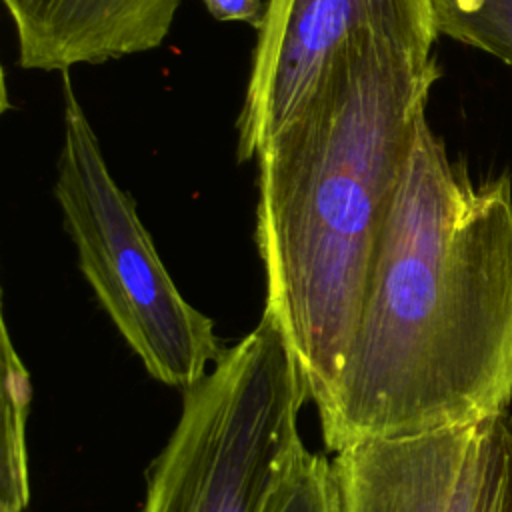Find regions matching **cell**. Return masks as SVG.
I'll return each instance as SVG.
<instances>
[{
  "label": "cell",
  "instance_id": "obj_1",
  "mask_svg": "<svg viewBox=\"0 0 512 512\" xmlns=\"http://www.w3.org/2000/svg\"><path fill=\"white\" fill-rule=\"evenodd\" d=\"M510 400L512 180H474L424 118L322 436L338 452L480 424Z\"/></svg>",
  "mask_w": 512,
  "mask_h": 512
},
{
  "label": "cell",
  "instance_id": "obj_2",
  "mask_svg": "<svg viewBox=\"0 0 512 512\" xmlns=\"http://www.w3.org/2000/svg\"><path fill=\"white\" fill-rule=\"evenodd\" d=\"M432 50L364 36L256 156L264 316L320 410L346 364L432 86Z\"/></svg>",
  "mask_w": 512,
  "mask_h": 512
},
{
  "label": "cell",
  "instance_id": "obj_3",
  "mask_svg": "<svg viewBox=\"0 0 512 512\" xmlns=\"http://www.w3.org/2000/svg\"><path fill=\"white\" fill-rule=\"evenodd\" d=\"M304 378L262 314L214 368L182 390L178 422L146 474L140 512H268L306 450Z\"/></svg>",
  "mask_w": 512,
  "mask_h": 512
},
{
  "label": "cell",
  "instance_id": "obj_4",
  "mask_svg": "<svg viewBox=\"0 0 512 512\" xmlns=\"http://www.w3.org/2000/svg\"><path fill=\"white\" fill-rule=\"evenodd\" d=\"M62 78V148L54 198L96 300L146 372L192 388L224 354L214 322L168 274L134 198L114 180L70 72Z\"/></svg>",
  "mask_w": 512,
  "mask_h": 512
},
{
  "label": "cell",
  "instance_id": "obj_5",
  "mask_svg": "<svg viewBox=\"0 0 512 512\" xmlns=\"http://www.w3.org/2000/svg\"><path fill=\"white\" fill-rule=\"evenodd\" d=\"M380 36L432 50L430 0H268L236 120L238 160L282 132L352 42Z\"/></svg>",
  "mask_w": 512,
  "mask_h": 512
},
{
  "label": "cell",
  "instance_id": "obj_6",
  "mask_svg": "<svg viewBox=\"0 0 512 512\" xmlns=\"http://www.w3.org/2000/svg\"><path fill=\"white\" fill-rule=\"evenodd\" d=\"M486 432L488 420L334 452L340 512H474Z\"/></svg>",
  "mask_w": 512,
  "mask_h": 512
},
{
  "label": "cell",
  "instance_id": "obj_7",
  "mask_svg": "<svg viewBox=\"0 0 512 512\" xmlns=\"http://www.w3.org/2000/svg\"><path fill=\"white\" fill-rule=\"evenodd\" d=\"M24 70L70 72L156 50L180 0H2Z\"/></svg>",
  "mask_w": 512,
  "mask_h": 512
},
{
  "label": "cell",
  "instance_id": "obj_8",
  "mask_svg": "<svg viewBox=\"0 0 512 512\" xmlns=\"http://www.w3.org/2000/svg\"><path fill=\"white\" fill-rule=\"evenodd\" d=\"M2 398H4V442H2V504L0 512H24L30 500L26 420L30 412L32 386L26 366L16 354L6 322L2 318Z\"/></svg>",
  "mask_w": 512,
  "mask_h": 512
},
{
  "label": "cell",
  "instance_id": "obj_9",
  "mask_svg": "<svg viewBox=\"0 0 512 512\" xmlns=\"http://www.w3.org/2000/svg\"><path fill=\"white\" fill-rule=\"evenodd\" d=\"M438 36L512 66V0H430Z\"/></svg>",
  "mask_w": 512,
  "mask_h": 512
},
{
  "label": "cell",
  "instance_id": "obj_10",
  "mask_svg": "<svg viewBox=\"0 0 512 512\" xmlns=\"http://www.w3.org/2000/svg\"><path fill=\"white\" fill-rule=\"evenodd\" d=\"M268 512H340L332 460L306 448Z\"/></svg>",
  "mask_w": 512,
  "mask_h": 512
},
{
  "label": "cell",
  "instance_id": "obj_11",
  "mask_svg": "<svg viewBox=\"0 0 512 512\" xmlns=\"http://www.w3.org/2000/svg\"><path fill=\"white\" fill-rule=\"evenodd\" d=\"M474 512H512V416L508 412L488 420Z\"/></svg>",
  "mask_w": 512,
  "mask_h": 512
},
{
  "label": "cell",
  "instance_id": "obj_12",
  "mask_svg": "<svg viewBox=\"0 0 512 512\" xmlns=\"http://www.w3.org/2000/svg\"><path fill=\"white\" fill-rule=\"evenodd\" d=\"M206 10L220 22H244L256 30L262 24L266 4L262 0H202Z\"/></svg>",
  "mask_w": 512,
  "mask_h": 512
}]
</instances>
